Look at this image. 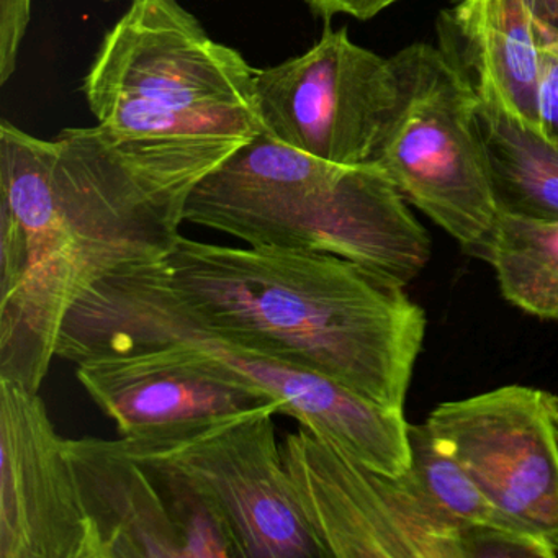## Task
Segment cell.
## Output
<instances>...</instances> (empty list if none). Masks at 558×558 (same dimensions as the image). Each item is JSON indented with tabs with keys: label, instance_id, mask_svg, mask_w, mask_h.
Here are the masks:
<instances>
[{
	"label": "cell",
	"instance_id": "22",
	"mask_svg": "<svg viewBox=\"0 0 558 558\" xmlns=\"http://www.w3.org/2000/svg\"><path fill=\"white\" fill-rule=\"evenodd\" d=\"M538 40L558 35V0H529Z\"/></svg>",
	"mask_w": 558,
	"mask_h": 558
},
{
	"label": "cell",
	"instance_id": "2",
	"mask_svg": "<svg viewBox=\"0 0 558 558\" xmlns=\"http://www.w3.org/2000/svg\"><path fill=\"white\" fill-rule=\"evenodd\" d=\"M153 267L214 331L403 410L427 323L393 277L332 254L184 234Z\"/></svg>",
	"mask_w": 558,
	"mask_h": 558
},
{
	"label": "cell",
	"instance_id": "5",
	"mask_svg": "<svg viewBox=\"0 0 558 558\" xmlns=\"http://www.w3.org/2000/svg\"><path fill=\"white\" fill-rule=\"evenodd\" d=\"M257 70L178 0H133L84 77L97 125L130 140L246 145L264 132Z\"/></svg>",
	"mask_w": 558,
	"mask_h": 558
},
{
	"label": "cell",
	"instance_id": "13",
	"mask_svg": "<svg viewBox=\"0 0 558 558\" xmlns=\"http://www.w3.org/2000/svg\"><path fill=\"white\" fill-rule=\"evenodd\" d=\"M76 378L122 437L214 423L274 403L184 345L99 355L77 364Z\"/></svg>",
	"mask_w": 558,
	"mask_h": 558
},
{
	"label": "cell",
	"instance_id": "9",
	"mask_svg": "<svg viewBox=\"0 0 558 558\" xmlns=\"http://www.w3.org/2000/svg\"><path fill=\"white\" fill-rule=\"evenodd\" d=\"M89 558H234L220 515L175 466L122 439H66Z\"/></svg>",
	"mask_w": 558,
	"mask_h": 558
},
{
	"label": "cell",
	"instance_id": "7",
	"mask_svg": "<svg viewBox=\"0 0 558 558\" xmlns=\"http://www.w3.org/2000/svg\"><path fill=\"white\" fill-rule=\"evenodd\" d=\"M277 403L214 423L120 437L126 449L165 460L215 509L234 558H325L296 502L274 414Z\"/></svg>",
	"mask_w": 558,
	"mask_h": 558
},
{
	"label": "cell",
	"instance_id": "16",
	"mask_svg": "<svg viewBox=\"0 0 558 558\" xmlns=\"http://www.w3.org/2000/svg\"><path fill=\"white\" fill-rule=\"evenodd\" d=\"M488 263L509 303L558 323V221L499 211Z\"/></svg>",
	"mask_w": 558,
	"mask_h": 558
},
{
	"label": "cell",
	"instance_id": "18",
	"mask_svg": "<svg viewBox=\"0 0 558 558\" xmlns=\"http://www.w3.org/2000/svg\"><path fill=\"white\" fill-rule=\"evenodd\" d=\"M462 558H554L557 551L535 535L499 525H472L460 535Z\"/></svg>",
	"mask_w": 558,
	"mask_h": 558
},
{
	"label": "cell",
	"instance_id": "4",
	"mask_svg": "<svg viewBox=\"0 0 558 558\" xmlns=\"http://www.w3.org/2000/svg\"><path fill=\"white\" fill-rule=\"evenodd\" d=\"M171 344L240 375L279 404L280 413L362 465L390 476L410 469V424L403 410L214 331L179 305L153 263L112 274L84 293L61 326L57 357L77 365Z\"/></svg>",
	"mask_w": 558,
	"mask_h": 558
},
{
	"label": "cell",
	"instance_id": "21",
	"mask_svg": "<svg viewBox=\"0 0 558 558\" xmlns=\"http://www.w3.org/2000/svg\"><path fill=\"white\" fill-rule=\"evenodd\" d=\"M303 2L308 5L313 15L329 24L338 15H345L359 22L372 21L403 0H303Z\"/></svg>",
	"mask_w": 558,
	"mask_h": 558
},
{
	"label": "cell",
	"instance_id": "19",
	"mask_svg": "<svg viewBox=\"0 0 558 558\" xmlns=\"http://www.w3.org/2000/svg\"><path fill=\"white\" fill-rule=\"evenodd\" d=\"M31 14L32 0H0V86H5L17 70Z\"/></svg>",
	"mask_w": 558,
	"mask_h": 558
},
{
	"label": "cell",
	"instance_id": "11",
	"mask_svg": "<svg viewBox=\"0 0 558 558\" xmlns=\"http://www.w3.org/2000/svg\"><path fill=\"white\" fill-rule=\"evenodd\" d=\"M436 442L519 529L558 554V397L506 385L430 411Z\"/></svg>",
	"mask_w": 558,
	"mask_h": 558
},
{
	"label": "cell",
	"instance_id": "6",
	"mask_svg": "<svg viewBox=\"0 0 558 558\" xmlns=\"http://www.w3.org/2000/svg\"><path fill=\"white\" fill-rule=\"evenodd\" d=\"M397 99L374 162L408 204L488 263L499 205L472 81L439 45L413 44L390 57Z\"/></svg>",
	"mask_w": 558,
	"mask_h": 558
},
{
	"label": "cell",
	"instance_id": "1",
	"mask_svg": "<svg viewBox=\"0 0 558 558\" xmlns=\"http://www.w3.org/2000/svg\"><path fill=\"white\" fill-rule=\"evenodd\" d=\"M241 146L100 125L48 142L2 120L0 378L40 391L70 310L106 277L165 260L195 185Z\"/></svg>",
	"mask_w": 558,
	"mask_h": 558
},
{
	"label": "cell",
	"instance_id": "10",
	"mask_svg": "<svg viewBox=\"0 0 558 558\" xmlns=\"http://www.w3.org/2000/svg\"><path fill=\"white\" fill-rule=\"evenodd\" d=\"M264 133L296 151L344 166L374 162L397 99L390 58L326 24L299 57L257 71Z\"/></svg>",
	"mask_w": 558,
	"mask_h": 558
},
{
	"label": "cell",
	"instance_id": "12",
	"mask_svg": "<svg viewBox=\"0 0 558 558\" xmlns=\"http://www.w3.org/2000/svg\"><path fill=\"white\" fill-rule=\"evenodd\" d=\"M0 558H89L76 478L40 391L0 378Z\"/></svg>",
	"mask_w": 558,
	"mask_h": 558
},
{
	"label": "cell",
	"instance_id": "8",
	"mask_svg": "<svg viewBox=\"0 0 558 558\" xmlns=\"http://www.w3.org/2000/svg\"><path fill=\"white\" fill-rule=\"evenodd\" d=\"M280 447L325 558H462L463 529L434 511L407 472H375L302 426Z\"/></svg>",
	"mask_w": 558,
	"mask_h": 558
},
{
	"label": "cell",
	"instance_id": "20",
	"mask_svg": "<svg viewBox=\"0 0 558 558\" xmlns=\"http://www.w3.org/2000/svg\"><path fill=\"white\" fill-rule=\"evenodd\" d=\"M542 71L538 84V112L542 136L558 142V44L555 38L542 40Z\"/></svg>",
	"mask_w": 558,
	"mask_h": 558
},
{
	"label": "cell",
	"instance_id": "15",
	"mask_svg": "<svg viewBox=\"0 0 558 558\" xmlns=\"http://www.w3.org/2000/svg\"><path fill=\"white\" fill-rule=\"evenodd\" d=\"M480 125L499 210L558 221V142L483 104Z\"/></svg>",
	"mask_w": 558,
	"mask_h": 558
},
{
	"label": "cell",
	"instance_id": "3",
	"mask_svg": "<svg viewBox=\"0 0 558 558\" xmlns=\"http://www.w3.org/2000/svg\"><path fill=\"white\" fill-rule=\"evenodd\" d=\"M185 221L247 246L316 251L408 282L430 257V238L375 162L336 165L260 133L205 175Z\"/></svg>",
	"mask_w": 558,
	"mask_h": 558
},
{
	"label": "cell",
	"instance_id": "14",
	"mask_svg": "<svg viewBox=\"0 0 558 558\" xmlns=\"http://www.w3.org/2000/svg\"><path fill=\"white\" fill-rule=\"evenodd\" d=\"M437 35L483 106L542 135V47L529 0H452Z\"/></svg>",
	"mask_w": 558,
	"mask_h": 558
},
{
	"label": "cell",
	"instance_id": "17",
	"mask_svg": "<svg viewBox=\"0 0 558 558\" xmlns=\"http://www.w3.org/2000/svg\"><path fill=\"white\" fill-rule=\"evenodd\" d=\"M410 449L408 478L444 519L459 529L472 525L519 529L496 508L459 462L436 442L426 424H410Z\"/></svg>",
	"mask_w": 558,
	"mask_h": 558
}]
</instances>
